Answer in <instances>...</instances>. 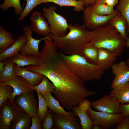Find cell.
<instances>
[{
    "instance_id": "42",
    "label": "cell",
    "mask_w": 129,
    "mask_h": 129,
    "mask_svg": "<svg viewBox=\"0 0 129 129\" xmlns=\"http://www.w3.org/2000/svg\"><path fill=\"white\" fill-rule=\"evenodd\" d=\"M85 3L84 6L86 7L91 5L93 3L97 0H83Z\"/></svg>"
},
{
    "instance_id": "45",
    "label": "cell",
    "mask_w": 129,
    "mask_h": 129,
    "mask_svg": "<svg viewBox=\"0 0 129 129\" xmlns=\"http://www.w3.org/2000/svg\"></svg>"
},
{
    "instance_id": "11",
    "label": "cell",
    "mask_w": 129,
    "mask_h": 129,
    "mask_svg": "<svg viewBox=\"0 0 129 129\" xmlns=\"http://www.w3.org/2000/svg\"><path fill=\"white\" fill-rule=\"evenodd\" d=\"M129 67L126 62L124 61L113 64L111 68L112 73L115 76L111 83V89L129 82Z\"/></svg>"
},
{
    "instance_id": "20",
    "label": "cell",
    "mask_w": 129,
    "mask_h": 129,
    "mask_svg": "<svg viewBox=\"0 0 129 129\" xmlns=\"http://www.w3.org/2000/svg\"><path fill=\"white\" fill-rule=\"evenodd\" d=\"M9 58L19 67L38 65V62L37 56L29 54L22 55L19 53Z\"/></svg>"
},
{
    "instance_id": "25",
    "label": "cell",
    "mask_w": 129,
    "mask_h": 129,
    "mask_svg": "<svg viewBox=\"0 0 129 129\" xmlns=\"http://www.w3.org/2000/svg\"><path fill=\"white\" fill-rule=\"evenodd\" d=\"M15 39L13 34L8 30L0 26V53L8 48L13 43Z\"/></svg>"
},
{
    "instance_id": "14",
    "label": "cell",
    "mask_w": 129,
    "mask_h": 129,
    "mask_svg": "<svg viewBox=\"0 0 129 129\" xmlns=\"http://www.w3.org/2000/svg\"><path fill=\"white\" fill-rule=\"evenodd\" d=\"M74 117L55 113L54 116V126L59 129H82L78 119Z\"/></svg>"
},
{
    "instance_id": "27",
    "label": "cell",
    "mask_w": 129,
    "mask_h": 129,
    "mask_svg": "<svg viewBox=\"0 0 129 129\" xmlns=\"http://www.w3.org/2000/svg\"><path fill=\"white\" fill-rule=\"evenodd\" d=\"M32 117L24 111L12 122L11 128L13 129H30Z\"/></svg>"
},
{
    "instance_id": "3",
    "label": "cell",
    "mask_w": 129,
    "mask_h": 129,
    "mask_svg": "<svg viewBox=\"0 0 129 129\" xmlns=\"http://www.w3.org/2000/svg\"><path fill=\"white\" fill-rule=\"evenodd\" d=\"M60 55L69 68L84 82L100 79L107 70L104 65L91 63L79 55H66L60 52Z\"/></svg>"
},
{
    "instance_id": "4",
    "label": "cell",
    "mask_w": 129,
    "mask_h": 129,
    "mask_svg": "<svg viewBox=\"0 0 129 129\" xmlns=\"http://www.w3.org/2000/svg\"><path fill=\"white\" fill-rule=\"evenodd\" d=\"M56 6H50L42 8V14L48 21L50 34L58 37H62L67 34L69 26L65 19L56 11Z\"/></svg>"
},
{
    "instance_id": "30",
    "label": "cell",
    "mask_w": 129,
    "mask_h": 129,
    "mask_svg": "<svg viewBox=\"0 0 129 129\" xmlns=\"http://www.w3.org/2000/svg\"><path fill=\"white\" fill-rule=\"evenodd\" d=\"M13 7L14 13L16 15L20 16L23 12L24 6H22L20 0H4L3 3L0 5V9L5 11L10 7Z\"/></svg>"
},
{
    "instance_id": "31",
    "label": "cell",
    "mask_w": 129,
    "mask_h": 129,
    "mask_svg": "<svg viewBox=\"0 0 129 129\" xmlns=\"http://www.w3.org/2000/svg\"><path fill=\"white\" fill-rule=\"evenodd\" d=\"M13 91V88L11 86L0 84V107L8 99L13 101L11 96V94Z\"/></svg>"
},
{
    "instance_id": "35",
    "label": "cell",
    "mask_w": 129,
    "mask_h": 129,
    "mask_svg": "<svg viewBox=\"0 0 129 129\" xmlns=\"http://www.w3.org/2000/svg\"><path fill=\"white\" fill-rule=\"evenodd\" d=\"M54 113L51 110H48L43 120V129H51L53 128L54 115Z\"/></svg>"
},
{
    "instance_id": "18",
    "label": "cell",
    "mask_w": 129,
    "mask_h": 129,
    "mask_svg": "<svg viewBox=\"0 0 129 129\" xmlns=\"http://www.w3.org/2000/svg\"><path fill=\"white\" fill-rule=\"evenodd\" d=\"M42 96L45 100L48 107L55 113L75 116L71 111L65 110L60 105L58 100L52 96L51 92H47Z\"/></svg>"
},
{
    "instance_id": "5",
    "label": "cell",
    "mask_w": 129,
    "mask_h": 129,
    "mask_svg": "<svg viewBox=\"0 0 129 129\" xmlns=\"http://www.w3.org/2000/svg\"><path fill=\"white\" fill-rule=\"evenodd\" d=\"M0 129H9L12 122L15 120L24 111L10 99L6 100L0 107Z\"/></svg>"
},
{
    "instance_id": "10",
    "label": "cell",
    "mask_w": 129,
    "mask_h": 129,
    "mask_svg": "<svg viewBox=\"0 0 129 129\" xmlns=\"http://www.w3.org/2000/svg\"><path fill=\"white\" fill-rule=\"evenodd\" d=\"M0 82V84L8 85L12 87L13 91L11 94V96L13 100L16 96L28 93L34 90L27 81L20 76L16 75Z\"/></svg>"
},
{
    "instance_id": "44",
    "label": "cell",
    "mask_w": 129,
    "mask_h": 129,
    "mask_svg": "<svg viewBox=\"0 0 129 129\" xmlns=\"http://www.w3.org/2000/svg\"><path fill=\"white\" fill-rule=\"evenodd\" d=\"M100 125L96 124H93L92 128V129H101Z\"/></svg>"
},
{
    "instance_id": "15",
    "label": "cell",
    "mask_w": 129,
    "mask_h": 129,
    "mask_svg": "<svg viewBox=\"0 0 129 129\" xmlns=\"http://www.w3.org/2000/svg\"><path fill=\"white\" fill-rule=\"evenodd\" d=\"M27 41L26 35L23 34L17 37L13 44L0 54V61H3L9 58L15 56L24 46Z\"/></svg>"
},
{
    "instance_id": "1",
    "label": "cell",
    "mask_w": 129,
    "mask_h": 129,
    "mask_svg": "<svg viewBox=\"0 0 129 129\" xmlns=\"http://www.w3.org/2000/svg\"><path fill=\"white\" fill-rule=\"evenodd\" d=\"M88 44L97 48L112 51L118 56H121L125 47L126 40L115 28L110 24L92 30H88Z\"/></svg>"
},
{
    "instance_id": "7",
    "label": "cell",
    "mask_w": 129,
    "mask_h": 129,
    "mask_svg": "<svg viewBox=\"0 0 129 129\" xmlns=\"http://www.w3.org/2000/svg\"><path fill=\"white\" fill-rule=\"evenodd\" d=\"M83 11L84 24L88 30L91 31L108 24L110 19L118 13L110 15L100 16L93 11L91 5L86 7Z\"/></svg>"
},
{
    "instance_id": "6",
    "label": "cell",
    "mask_w": 129,
    "mask_h": 129,
    "mask_svg": "<svg viewBox=\"0 0 129 129\" xmlns=\"http://www.w3.org/2000/svg\"><path fill=\"white\" fill-rule=\"evenodd\" d=\"M87 113L93 124H98L106 128L120 123L124 118L121 113L112 114L96 111L92 110L91 108Z\"/></svg>"
},
{
    "instance_id": "38",
    "label": "cell",
    "mask_w": 129,
    "mask_h": 129,
    "mask_svg": "<svg viewBox=\"0 0 129 129\" xmlns=\"http://www.w3.org/2000/svg\"><path fill=\"white\" fill-rule=\"evenodd\" d=\"M117 129H129V116L125 117L116 127Z\"/></svg>"
},
{
    "instance_id": "19",
    "label": "cell",
    "mask_w": 129,
    "mask_h": 129,
    "mask_svg": "<svg viewBox=\"0 0 129 129\" xmlns=\"http://www.w3.org/2000/svg\"><path fill=\"white\" fill-rule=\"evenodd\" d=\"M110 95L120 104H129V82L112 89Z\"/></svg>"
},
{
    "instance_id": "9",
    "label": "cell",
    "mask_w": 129,
    "mask_h": 129,
    "mask_svg": "<svg viewBox=\"0 0 129 129\" xmlns=\"http://www.w3.org/2000/svg\"><path fill=\"white\" fill-rule=\"evenodd\" d=\"M23 30V34L26 35L27 37V41L25 45L20 51L21 54L37 56L39 52L38 51L39 45L41 41L46 39L49 41H53L52 38L49 35L45 36L38 39L34 38L32 36L33 32L29 26H25Z\"/></svg>"
},
{
    "instance_id": "33",
    "label": "cell",
    "mask_w": 129,
    "mask_h": 129,
    "mask_svg": "<svg viewBox=\"0 0 129 129\" xmlns=\"http://www.w3.org/2000/svg\"><path fill=\"white\" fill-rule=\"evenodd\" d=\"M26 2V4L23 11L19 17L18 20L21 21L30 13L37 5L42 3V0H24Z\"/></svg>"
},
{
    "instance_id": "26",
    "label": "cell",
    "mask_w": 129,
    "mask_h": 129,
    "mask_svg": "<svg viewBox=\"0 0 129 129\" xmlns=\"http://www.w3.org/2000/svg\"><path fill=\"white\" fill-rule=\"evenodd\" d=\"M71 110L75 116L79 118L82 129H92L93 123L87 113L82 111L77 105L74 107Z\"/></svg>"
},
{
    "instance_id": "39",
    "label": "cell",
    "mask_w": 129,
    "mask_h": 129,
    "mask_svg": "<svg viewBox=\"0 0 129 129\" xmlns=\"http://www.w3.org/2000/svg\"><path fill=\"white\" fill-rule=\"evenodd\" d=\"M120 111L124 117L129 116V103L120 104Z\"/></svg>"
},
{
    "instance_id": "8",
    "label": "cell",
    "mask_w": 129,
    "mask_h": 129,
    "mask_svg": "<svg viewBox=\"0 0 129 129\" xmlns=\"http://www.w3.org/2000/svg\"><path fill=\"white\" fill-rule=\"evenodd\" d=\"M120 103L110 95H106L91 103V107L99 111L112 114L120 113Z\"/></svg>"
},
{
    "instance_id": "36",
    "label": "cell",
    "mask_w": 129,
    "mask_h": 129,
    "mask_svg": "<svg viewBox=\"0 0 129 129\" xmlns=\"http://www.w3.org/2000/svg\"><path fill=\"white\" fill-rule=\"evenodd\" d=\"M78 105V107L81 110L86 113L87 112L91 106L90 102L86 99L80 102Z\"/></svg>"
},
{
    "instance_id": "23",
    "label": "cell",
    "mask_w": 129,
    "mask_h": 129,
    "mask_svg": "<svg viewBox=\"0 0 129 129\" xmlns=\"http://www.w3.org/2000/svg\"><path fill=\"white\" fill-rule=\"evenodd\" d=\"M79 55L85 58L89 62L97 64L98 55V48L88 44L80 50Z\"/></svg>"
},
{
    "instance_id": "34",
    "label": "cell",
    "mask_w": 129,
    "mask_h": 129,
    "mask_svg": "<svg viewBox=\"0 0 129 129\" xmlns=\"http://www.w3.org/2000/svg\"><path fill=\"white\" fill-rule=\"evenodd\" d=\"M38 100V116L40 118L41 121L43 120L48 110V106L45 100L42 95L38 91H36Z\"/></svg>"
},
{
    "instance_id": "13",
    "label": "cell",
    "mask_w": 129,
    "mask_h": 129,
    "mask_svg": "<svg viewBox=\"0 0 129 129\" xmlns=\"http://www.w3.org/2000/svg\"><path fill=\"white\" fill-rule=\"evenodd\" d=\"M31 24L29 26L33 32L40 35L49 36L50 33L49 25L45 19L38 10L33 12L29 18Z\"/></svg>"
},
{
    "instance_id": "28",
    "label": "cell",
    "mask_w": 129,
    "mask_h": 129,
    "mask_svg": "<svg viewBox=\"0 0 129 129\" xmlns=\"http://www.w3.org/2000/svg\"><path fill=\"white\" fill-rule=\"evenodd\" d=\"M48 79L44 76L41 82L38 84L32 86V88L39 92L42 95L48 92L53 93L55 89V86L49 81Z\"/></svg>"
},
{
    "instance_id": "17",
    "label": "cell",
    "mask_w": 129,
    "mask_h": 129,
    "mask_svg": "<svg viewBox=\"0 0 129 129\" xmlns=\"http://www.w3.org/2000/svg\"><path fill=\"white\" fill-rule=\"evenodd\" d=\"M98 55L97 64H103L107 70L111 68L117 59V54L109 50L102 48H98Z\"/></svg>"
},
{
    "instance_id": "40",
    "label": "cell",
    "mask_w": 129,
    "mask_h": 129,
    "mask_svg": "<svg viewBox=\"0 0 129 129\" xmlns=\"http://www.w3.org/2000/svg\"><path fill=\"white\" fill-rule=\"evenodd\" d=\"M104 1L108 5L113 7L118 3V0H104Z\"/></svg>"
},
{
    "instance_id": "21",
    "label": "cell",
    "mask_w": 129,
    "mask_h": 129,
    "mask_svg": "<svg viewBox=\"0 0 129 129\" xmlns=\"http://www.w3.org/2000/svg\"><path fill=\"white\" fill-rule=\"evenodd\" d=\"M108 24L114 27L125 40L127 39L128 38L126 34L127 22L119 12L110 19Z\"/></svg>"
},
{
    "instance_id": "41",
    "label": "cell",
    "mask_w": 129,
    "mask_h": 129,
    "mask_svg": "<svg viewBox=\"0 0 129 129\" xmlns=\"http://www.w3.org/2000/svg\"><path fill=\"white\" fill-rule=\"evenodd\" d=\"M126 32L128 33V38L126 40L125 47L127 48L129 47V27L128 28ZM127 65L129 66V58L126 61Z\"/></svg>"
},
{
    "instance_id": "2",
    "label": "cell",
    "mask_w": 129,
    "mask_h": 129,
    "mask_svg": "<svg viewBox=\"0 0 129 129\" xmlns=\"http://www.w3.org/2000/svg\"><path fill=\"white\" fill-rule=\"evenodd\" d=\"M69 32L65 36L58 37L49 34L59 51L66 55H79L80 50L89 43L88 30L84 24H69Z\"/></svg>"
},
{
    "instance_id": "24",
    "label": "cell",
    "mask_w": 129,
    "mask_h": 129,
    "mask_svg": "<svg viewBox=\"0 0 129 129\" xmlns=\"http://www.w3.org/2000/svg\"><path fill=\"white\" fill-rule=\"evenodd\" d=\"M48 2L54 3L62 7L65 6H72L74 10L77 12L83 10L85 3L83 0H42V3Z\"/></svg>"
},
{
    "instance_id": "22",
    "label": "cell",
    "mask_w": 129,
    "mask_h": 129,
    "mask_svg": "<svg viewBox=\"0 0 129 129\" xmlns=\"http://www.w3.org/2000/svg\"><path fill=\"white\" fill-rule=\"evenodd\" d=\"M91 5L93 11L100 16H104L117 14L119 12L113 7L106 4L104 0H97Z\"/></svg>"
},
{
    "instance_id": "16",
    "label": "cell",
    "mask_w": 129,
    "mask_h": 129,
    "mask_svg": "<svg viewBox=\"0 0 129 129\" xmlns=\"http://www.w3.org/2000/svg\"><path fill=\"white\" fill-rule=\"evenodd\" d=\"M14 68L16 75L25 79L32 87L40 83L44 76L41 74L30 71L25 67H19L15 64Z\"/></svg>"
},
{
    "instance_id": "12",
    "label": "cell",
    "mask_w": 129,
    "mask_h": 129,
    "mask_svg": "<svg viewBox=\"0 0 129 129\" xmlns=\"http://www.w3.org/2000/svg\"><path fill=\"white\" fill-rule=\"evenodd\" d=\"M32 92L18 95L16 101L17 105L32 117L38 116V102Z\"/></svg>"
},
{
    "instance_id": "29",
    "label": "cell",
    "mask_w": 129,
    "mask_h": 129,
    "mask_svg": "<svg viewBox=\"0 0 129 129\" xmlns=\"http://www.w3.org/2000/svg\"><path fill=\"white\" fill-rule=\"evenodd\" d=\"M3 62L4 68L3 71L0 74V81L13 77L16 75L14 68L15 64L9 58L4 60Z\"/></svg>"
},
{
    "instance_id": "43",
    "label": "cell",
    "mask_w": 129,
    "mask_h": 129,
    "mask_svg": "<svg viewBox=\"0 0 129 129\" xmlns=\"http://www.w3.org/2000/svg\"><path fill=\"white\" fill-rule=\"evenodd\" d=\"M4 68V64L2 61H0V74L3 71Z\"/></svg>"
},
{
    "instance_id": "32",
    "label": "cell",
    "mask_w": 129,
    "mask_h": 129,
    "mask_svg": "<svg viewBox=\"0 0 129 129\" xmlns=\"http://www.w3.org/2000/svg\"><path fill=\"white\" fill-rule=\"evenodd\" d=\"M121 15L125 19L129 27V0H119L116 7Z\"/></svg>"
},
{
    "instance_id": "37",
    "label": "cell",
    "mask_w": 129,
    "mask_h": 129,
    "mask_svg": "<svg viewBox=\"0 0 129 129\" xmlns=\"http://www.w3.org/2000/svg\"><path fill=\"white\" fill-rule=\"evenodd\" d=\"M32 125L30 129H41V121L40 118L38 116L32 117Z\"/></svg>"
}]
</instances>
